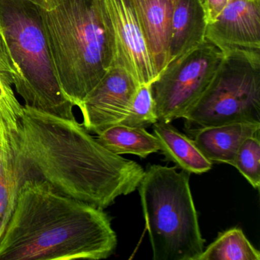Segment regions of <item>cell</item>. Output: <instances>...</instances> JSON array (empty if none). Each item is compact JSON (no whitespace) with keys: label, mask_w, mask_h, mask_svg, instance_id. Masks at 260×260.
<instances>
[{"label":"cell","mask_w":260,"mask_h":260,"mask_svg":"<svg viewBox=\"0 0 260 260\" xmlns=\"http://www.w3.org/2000/svg\"><path fill=\"white\" fill-rule=\"evenodd\" d=\"M197 260H260V252L241 229L234 228L220 234Z\"/></svg>","instance_id":"e0dca14e"},{"label":"cell","mask_w":260,"mask_h":260,"mask_svg":"<svg viewBox=\"0 0 260 260\" xmlns=\"http://www.w3.org/2000/svg\"><path fill=\"white\" fill-rule=\"evenodd\" d=\"M156 121L151 84L140 85L127 113L118 124L147 128Z\"/></svg>","instance_id":"d6986e66"},{"label":"cell","mask_w":260,"mask_h":260,"mask_svg":"<svg viewBox=\"0 0 260 260\" xmlns=\"http://www.w3.org/2000/svg\"><path fill=\"white\" fill-rule=\"evenodd\" d=\"M0 106V240L14 211L19 185L15 151V118Z\"/></svg>","instance_id":"7c38bea8"},{"label":"cell","mask_w":260,"mask_h":260,"mask_svg":"<svg viewBox=\"0 0 260 260\" xmlns=\"http://www.w3.org/2000/svg\"><path fill=\"white\" fill-rule=\"evenodd\" d=\"M224 54L209 41L169 62L151 83L158 121L182 118L199 101L215 76Z\"/></svg>","instance_id":"52a82bcc"},{"label":"cell","mask_w":260,"mask_h":260,"mask_svg":"<svg viewBox=\"0 0 260 260\" xmlns=\"http://www.w3.org/2000/svg\"><path fill=\"white\" fill-rule=\"evenodd\" d=\"M112 41L113 67L125 70L138 84H151L158 74L131 0H100Z\"/></svg>","instance_id":"ba28073f"},{"label":"cell","mask_w":260,"mask_h":260,"mask_svg":"<svg viewBox=\"0 0 260 260\" xmlns=\"http://www.w3.org/2000/svg\"><path fill=\"white\" fill-rule=\"evenodd\" d=\"M223 54L208 89L182 118L191 130L234 122L260 124V51Z\"/></svg>","instance_id":"8992f818"},{"label":"cell","mask_w":260,"mask_h":260,"mask_svg":"<svg viewBox=\"0 0 260 260\" xmlns=\"http://www.w3.org/2000/svg\"><path fill=\"white\" fill-rule=\"evenodd\" d=\"M139 86L125 70L119 67L111 68L78 106L85 128L98 135L119 124Z\"/></svg>","instance_id":"9c48e42d"},{"label":"cell","mask_w":260,"mask_h":260,"mask_svg":"<svg viewBox=\"0 0 260 260\" xmlns=\"http://www.w3.org/2000/svg\"><path fill=\"white\" fill-rule=\"evenodd\" d=\"M0 21L21 77L16 92L25 106L66 119H75L54 74L40 10L25 0H0Z\"/></svg>","instance_id":"5b68a950"},{"label":"cell","mask_w":260,"mask_h":260,"mask_svg":"<svg viewBox=\"0 0 260 260\" xmlns=\"http://www.w3.org/2000/svg\"><path fill=\"white\" fill-rule=\"evenodd\" d=\"M50 58L62 92L78 107L113 67L100 0H65L40 10Z\"/></svg>","instance_id":"3957f363"},{"label":"cell","mask_w":260,"mask_h":260,"mask_svg":"<svg viewBox=\"0 0 260 260\" xmlns=\"http://www.w3.org/2000/svg\"><path fill=\"white\" fill-rule=\"evenodd\" d=\"M236 169L246 178L254 188L260 186L259 136L246 138L239 147L234 159Z\"/></svg>","instance_id":"ffe728a7"},{"label":"cell","mask_w":260,"mask_h":260,"mask_svg":"<svg viewBox=\"0 0 260 260\" xmlns=\"http://www.w3.org/2000/svg\"><path fill=\"white\" fill-rule=\"evenodd\" d=\"M154 260H197L205 249L189 173L149 166L138 187Z\"/></svg>","instance_id":"277c9868"},{"label":"cell","mask_w":260,"mask_h":260,"mask_svg":"<svg viewBox=\"0 0 260 260\" xmlns=\"http://www.w3.org/2000/svg\"><path fill=\"white\" fill-rule=\"evenodd\" d=\"M208 21L198 0H176L170 28L169 62L205 42Z\"/></svg>","instance_id":"5bb4252c"},{"label":"cell","mask_w":260,"mask_h":260,"mask_svg":"<svg viewBox=\"0 0 260 260\" xmlns=\"http://www.w3.org/2000/svg\"><path fill=\"white\" fill-rule=\"evenodd\" d=\"M22 81L20 72L12 57L0 21V106L7 107L18 115L22 106L18 101L15 91Z\"/></svg>","instance_id":"ac0fdd59"},{"label":"cell","mask_w":260,"mask_h":260,"mask_svg":"<svg viewBox=\"0 0 260 260\" xmlns=\"http://www.w3.org/2000/svg\"><path fill=\"white\" fill-rule=\"evenodd\" d=\"M158 74L169 61L172 15L176 0H131Z\"/></svg>","instance_id":"8fae6325"},{"label":"cell","mask_w":260,"mask_h":260,"mask_svg":"<svg viewBox=\"0 0 260 260\" xmlns=\"http://www.w3.org/2000/svg\"><path fill=\"white\" fill-rule=\"evenodd\" d=\"M205 38L223 53L260 51V0H229Z\"/></svg>","instance_id":"30bf717a"},{"label":"cell","mask_w":260,"mask_h":260,"mask_svg":"<svg viewBox=\"0 0 260 260\" xmlns=\"http://www.w3.org/2000/svg\"><path fill=\"white\" fill-rule=\"evenodd\" d=\"M153 130L159 141V151L167 160L174 162L182 170L189 174H202L212 168V162L205 157L193 140L179 132L170 123L156 121Z\"/></svg>","instance_id":"9a60e30c"},{"label":"cell","mask_w":260,"mask_h":260,"mask_svg":"<svg viewBox=\"0 0 260 260\" xmlns=\"http://www.w3.org/2000/svg\"><path fill=\"white\" fill-rule=\"evenodd\" d=\"M40 10L50 11L60 6L65 0H25Z\"/></svg>","instance_id":"7402d4cb"},{"label":"cell","mask_w":260,"mask_h":260,"mask_svg":"<svg viewBox=\"0 0 260 260\" xmlns=\"http://www.w3.org/2000/svg\"><path fill=\"white\" fill-rule=\"evenodd\" d=\"M259 123L234 122L193 129V141L211 162L232 165L243 141L259 136Z\"/></svg>","instance_id":"4fadbf2b"},{"label":"cell","mask_w":260,"mask_h":260,"mask_svg":"<svg viewBox=\"0 0 260 260\" xmlns=\"http://www.w3.org/2000/svg\"><path fill=\"white\" fill-rule=\"evenodd\" d=\"M202 6L208 24L213 22L223 9L228 5L229 0H198Z\"/></svg>","instance_id":"44dd1931"},{"label":"cell","mask_w":260,"mask_h":260,"mask_svg":"<svg viewBox=\"0 0 260 260\" xmlns=\"http://www.w3.org/2000/svg\"><path fill=\"white\" fill-rule=\"evenodd\" d=\"M19 185L45 182L55 192L105 209L138 189L144 170L112 153L77 120L22 106L15 118Z\"/></svg>","instance_id":"6da1fadb"},{"label":"cell","mask_w":260,"mask_h":260,"mask_svg":"<svg viewBox=\"0 0 260 260\" xmlns=\"http://www.w3.org/2000/svg\"><path fill=\"white\" fill-rule=\"evenodd\" d=\"M116 246L103 209L27 181L0 240V260L104 259Z\"/></svg>","instance_id":"7a4b0ae2"},{"label":"cell","mask_w":260,"mask_h":260,"mask_svg":"<svg viewBox=\"0 0 260 260\" xmlns=\"http://www.w3.org/2000/svg\"><path fill=\"white\" fill-rule=\"evenodd\" d=\"M96 139L106 149L117 155L134 154L146 158L159 151L157 138L143 127L116 124L100 132Z\"/></svg>","instance_id":"2e32d148"}]
</instances>
